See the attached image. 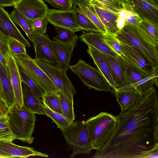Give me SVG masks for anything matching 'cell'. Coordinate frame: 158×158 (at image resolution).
I'll return each mask as SVG.
<instances>
[{
  "label": "cell",
  "mask_w": 158,
  "mask_h": 158,
  "mask_svg": "<svg viewBox=\"0 0 158 158\" xmlns=\"http://www.w3.org/2000/svg\"><path fill=\"white\" fill-rule=\"evenodd\" d=\"M154 87L116 116L115 128L94 158H154L158 150V98Z\"/></svg>",
  "instance_id": "obj_1"
},
{
  "label": "cell",
  "mask_w": 158,
  "mask_h": 158,
  "mask_svg": "<svg viewBox=\"0 0 158 158\" xmlns=\"http://www.w3.org/2000/svg\"><path fill=\"white\" fill-rule=\"evenodd\" d=\"M7 117L15 139L31 143L34 140L31 136L36 119L35 114L25 106L20 108L15 102L10 108Z\"/></svg>",
  "instance_id": "obj_2"
},
{
  "label": "cell",
  "mask_w": 158,
  "mask_h": 158,
  "mask_svg": "<svg viewBox=\"0 0 158 158\" xmlns=\"http://www.w3.org/2000/svg\"><path fill=\"white\" fill-rule=\"evenodd\" d=\"M117 121L116 116L101 111L85 121L93 150H99L105 146L115 128Z\"/></svg>",
  "instance_id": "obj_3"
},
{
  "label": "cell",
  "mask_w": 158,
  "mask_h": 158,
  "mask_svg": "<svg viewBox=\"0 0 158 158\" xmlns=\"http://www.w3.org/2000/svg\"><path fill=\"white\" fill-rule=\"evenodd\" d=\"M115 36L120 42L138 50L155 69L158 70V47L147 41L140 34L136 25L126 22Z\"/></svg>",
  "instance_id": "obj_4"
},
{
  "label": "cell",
  "mask_w": 158,
  "mask_h": 158,
  "mask_svg": "<svg viewBox=\"0 0 158 158\" xmlns=\"http://www.w3.org/2000/svg\"><path fill=\"white\" fill-rule=\"evenodd\" d=\"M60 130L67 145L72 150L70 158L79 154L91 153L93 149L85 121H73L67 127Z\"/></svg>",
  "instance_id": "obj_5"
},
{
  "label": "cell",
  "mask_w": 158,
  "mask_h": 158,
  "mask_svg": "<svg viewBox=\"0 0 158 158\" xmlns=\"http://www.w3.org/2000/svg\"><path fill=\"white\" fill-rule=\"evenodd\" d=\"M69 68L89 89L101 91H111L109 83L100 71L85 61L79 59L76 64L69 66Z\"/></svg>",
  "instance_id": "obj_6"
},
{
  "label": "cell",
  "mask_w": 158,
  "mask_h": 158,
  "mask_svg": "<svg viewBox=\"0 0 158 158\" xmlns=\"http://www.w3.org/2000/svg\"><path fill=\"white\" fill-rule=\"evenodd\" d=\"M19 67L40 87L44 93L59 90L51 80L28 54L13 56Z\"/></svg>",
  "instance_id": "obj_7"
},
{
  "label": "cell",
  "mask_w": 158,
  "mask_h": 158,
  "mask_svg": "<svg viewBox=\"0 0 158 158\" xmlns=\"http://www.w3.org/2000/svg\"><path fill=\"white\" fill-rule=\"evenodd\" d=\"M35 60L59 90L70 100L73 101V96L76 94L77 92L67 75L66 72L55 65Z\"/></svg>",
  "instance_id": "obj_8"
},
{
  "label": "cell",
  "mask_w": 158,
  "mask_h": 158,
  "mask_svg": "<svg viewBox=\"0 0 158 158\" xmlns=\"http://www.w3.org/2000/svg\"><path fill=\"white\" fill-rule=\"evenodd\" d=\"M119 42L124 54L122 57L129 67L146 77L158 70L155 69L143 55L135 48Z\"/></svg>",
  "instance_id": "obj_9"
},
{
  "label": "cell",
  "mask_w": 158,
  "mask_h": 158,
  "mask_svg": "<svg viewBox=\"0 0 158 158\" xmlns=\"http://www.w3.org/2000/svg\"><path fill=\"white\" fill-rule=\"evenodd\" d=\"M32 43L35 53V60L43 61L60 67L59 60L52 40L47 34L34 33Z\"/></svg>",
  "instance_id": "obj_10"
},
{
  "label": "cell",
  "mask_w": 158,
  "mask_h": 158,
  "mask_svg": "<svg viewBox=\"0 0 158 158\" xmlns=\"http://www.w3.org/2000/svg\"><path fill=\"white\" fill-rule=\"evenodd\" d=\"M46 17L55 27L66 28L75 32L82 31L77 22L73 8L69 10L48 8Z\"/></svg>",
  "instance_id": "obj_11"
},
{
  "label": "cell",
  "mask_w": 158,
  "mask_h": 158,
  "mask_svg": "<svg viewBox=\"0 0 158 158\" xmlns=\"http://www.w3.org/2000/svg\"><path fill=\"white\" fill-rule=\"evenodd\" d=\"M122 8L131 11L142 19L158 23V9L143 0H117Z\"/></svg>",
  "instance_id": "obj_12"
},
{
  "label": "cell",
  "mask_w": 158,
  "mask_h": 158,
  "mask_svg": "<svg viewBox=\"0 0 158 158\" xmlns=\"http://www.w3.org/2000/svg\"><path fill=\"white\" fill-rule=\"evenodd\" d=\"M6 58L7 69L12 85L16 103L19 107L23 108L25 104L19 67L11 53L7 54Z\"/></svg>",
  "instance_id": "obj_13"
},
{
  "label": "cell",
  "mask_w": 158,
  "mask_h": 158,
  "mask_svg": "<svg viewBox=\"0 0 158 158\" xmlns=\"http://www.w3.org/2000/svg\"><path fill=\"white\" fill-rule=\"evenodd\" d=\"M31 156L48 157V156L33 148L15 144L11 141L0 140V158H27Z\"/></svg>",
  "instance_id": "obj_14"
},
{
  "label": "cell",
  "mask_w": 158,
  "mask_h": 158,
  "mask_svg": "<svg viewBox=\"0 0 158 158\" xmlns=\"http://www.w3.org/2000/svg\"><path fill=\"white\" fill-rule=\"evenodd\" d=\"M14 7L33 20L45 17L48 8L43 0H23Z\"/></svg>",
  "instance_id": "obj_15"
},
{
  "label": "cell",
  "mask_w": 158,
  "mask_h": 158,
  "mask_svg": "<svg viewBox=\"0 0 158 158\" xmlns=\"http://www.w3.org/2000/svg\"><path fill=\"white\" fill-rule=\"evenodd\" d=\"M104 36V34L101 32L84 31L79 38L88 46L102 53L114 57L119 56L106 43Z\"/></svg>",
  "instance_id": "obj_16"
},
{
  "label": "cell",
  "mask_w": 158,
  "mask_h": 158,
  "mask_svg": "<svg viewBox=\"0 0 158 158\" xmlns=\"http://www.w3.org/2000/svg\"><path fill=\"white\" fill-rule=\"evenodd\" d=\"M102 53L111 70L117 89L127 85L125 72L128 66L123 58L120 56L114 57Z\"/></svg>",
  "instance_id": "obj_17"
},
{
  "label": "cell",
  "mask_w": 158,
  "mask_h": 158,
  "mask_svg": "<svg viewBox=\"0 0 158 158\" xmlns=\"http://www.w3.org/2000/svg\"><path fill=\"white\" fill-rule=\"evenodd\" d=\"M0 30L5 35L14 38L26 46L31 47L29 42L23 35L11 19L10 15L0 6Z\"/></svg>",
  "instance_id": "obj_18"
},
{
  "label": "cell",
  "mask_w": 158,
  "mask_h": 158,
  "mask_svg": "<svg viewBox=\"0 0 158 158\" xmlns=\"http://www.w3.org/2000/svg\"><path fill=\"white\" fill-rule=\"evenodd\" d=\"M87 51L93 59L94 64L107 80L111 88L114 91L116 90V84L112 73L102 52L89 46Z\"/></svg>",
  "instance_id": "obj_19"
},
{
  "label": "cell",
  "mask_w": 158,
  "mask_h": 158,
  "mask_svg": "<svg viewBox=\"0 0 158 158\" xmlns=\"http://www.w3.org/2000/svg\"><path fill=\"white\" fill-rule=\"evenodd\" d=\"M91 3L94 12L105 27L107 32L115 35L119 31L117 26L118 14Z\"/></svg>",
  "instance_id": "obj_20"
},
{
  "label": "cell",
  "mask_w": 158,
  "mask_h": 158,
  "mask_svg": "<svg viewBox=\"0 0 158 158\" xmlns=\"http://www.w3.org/2000/svg\"><path fill=\"white\" fill-rule=\"evenodd\" d=\"M158 77V70L150 76L134 83L118 89V90H127L137 93L140 97L147 94L154 88V79Z\"/></svg>",
  "instance_id": "obj_21"
},
{
  "label": "cell",
  "mask_w": 158,
  "mask_h": 158,
  "mask_svg": "<svg viewBox=\"0 0 158 158\" xmlns=\"http://www.w3.org/2000/svg\"><path fill=\"white\" fill-rule=\"evenodd\" d=\"M52 41L59 60L60 68L66 72L69 68L71 56L75 45L63 44L53 40Z\"/></svg>",
  "instance_id": "obj_22"
},
{
  "label": "cell",
  "mask_w": 158,
  "mask_h": 158,
  "mask_svg": "<svg viewBox=\"0 0 158 158\" xmlns=\"http://www.w3.org/2000/svg\"><path fill=\"white\" fill-rule=\"evenodd\" d=\"M0 76L4 101L10 108L16 102L15 95L7 69L0 64Z\"/></svg>",
  "instance_id": "obj_23"
},
{
  "label": "cell",
  "mask_w": 158,
  "mask_h": 158,
  "mask_svg": "<svg viewBox=\"0 0 158 158\" xmlns=\"http://www.w3.org/2000/svg\"><path fill=\"white\" fill-rule=\"evenodd\" d=\"M10 15L13 22L21 28L32 43L34 34L33 27L34 20L28 18L15 8H14Z\"/></svg>",
  "instance_id": "obj_24"
},
{
  "label": "cell",
  "mask_w": 158,
  "mask_h": 158,
  "mask_svg": "<svg viewBox=\"0 0 158 158\" xmlns=\"http://www.w3.org/2000/svg\"><path fill=\"white\" fill-rule=\"evenodd\" d=\"M23 90L25 106L28 109L35 114H43L41 107V99L36 97L27 85L23 83Z\"/></svg>",
  "instance_id": "obj_25"
},
{
  "label": "cell",
  "mask_w": 158,
  "mask_h": 158,
  "mask_svg": "<svg viewBox=\"0 0 158 158\" xmlns=\"http://www.w3.org/2000/svg\"><path fill=\"white\" fill-rule=\"evenodd\" d=\"M116 100L120 105L121 111H124L130 108L140 97L136 92L127 90L114 91Z\"/></svg>",
  "instance_id": "obj_26"
},
{
  "label": "cell",
  "mask_w": 158,
  "mask_h": 158,
  "mask_svg": "<svg viewBox=\"0 0 158 158\" xmlns=\"http://www.w3.org/2000/svg\"><path fill=\"white\" fill-rule=\"evenodd\" d=\"M55 27V31L58 34L53 37L56 41L63 44H73L76 45L78 37L75 32L64 27Z\"/></svg>",
  "instance_id": "obj_27"
},
{
  "label": "cell",
  "mask_w": 158,
  "mask_h": 158,
  "mask_svg": "<svg viewBox=\"0 0 158 158\" xmlns=\"http://www.w3.org/2000/svg\"><path fill=\"white\" fill-rule=\"evenodd\" d=\"M77 22L82 30L101 32L90 19L76 6L73 7Z\"/></svg>",
  "instance_id": "obj_28"
},
{
  "label": "cell",
  "mask_w": 158,
  "mask_h": 158,
  "mask_svg": "<svg viewBox=\"0 0 158 158\" xmlns=\"http://www.w3.org/2000/svg\"><path fill=\"white\" fill-rule=\"evenodd\" d=\"M43 114L52 119L55 123L57 127L63 129L67 127L73 121L64 115L52 110L43 103L41 105Z\"/></svg>",
  "instance_id": "obj_29"
},
{
  "label": "cell",
  "mask_w": 158,
  "mask_h": 158,
  "mask_svg": "<svg viewBox=\"0 0 158 158\" xmlns=\"http://www.w3.org/2000/svg\"><path fill=\"white\" fill-rule=\"evenodd\" d=\"M56 92L63 115L67 118L74 121L75 119V116L73 110V101L70 100L60 90Z\"/></svg>",
  "instance_id": "obj_30"
},
{
  "label": "cell",
  "mask_w": 158,
  "mask_h": 158,
  "mask_svg": "<svg viewBox=\"0 0 158 158\" xmlns=\"http://www.w3.org/2000/svg\"><path fill=\"white\" fill-rule=\"evenodd\" d=\"M41 101L43 104L52 110L63 115L56 92L47 91L44 92Z\"/></svg>",
  "instance_id": "obj_31"
},
{
  "label": "cell",
  "mask_w": 158,
  "mask_h": 158,
  "mask_svg": "<svg viewBox=\"0 0 158 158\" xmlns=\"http://www.w3.org/2000/svg\"><path fill=\"white\" fill-rule=\"evenodd\" d=\"M19 70L22 82L27 85L36 97L41 99L44 94L42 89L19 67Z\"/></svg>",
  "instance_id": "obj_32"
},
{
  "label": "cell",
  "mask_w": 158,
  "mask_h": 158,
  "mask_svg": "<svg viewBox=\"0 0 158 158\" xmlns=\"http://www.w3.org/2000/svg\"><path fill=\"white\" fill-rule=\"evenodd\" d=\"M80 10L86 15L103 34L107 32L106 30L98 16L94 12L92 5L91 6H85L82 5L78 6Z\"/></svg>",
  "instance_id": "obj_33"
},
{
  "label": "cell",
  "mask_w": 158,
  "mask_h": 158,
  "mask_svg": "<svg viewBox=\"0 0 158 158\" xmlns=\"http://www.w3.org/2000/svg\"><path fill=\"white\" fill-rule=\"evenodd\" d=\"M15 139L9 127L7 116L0 117V140L12 142Z\"/></svg>",
  "instance_id": "obj_34"
},
{
  "label": "cell",
  "mask_w": 158,
  "mask_h": 158,
  "mask_svg": "<svg viewBox=\"0 0 158 158\" xmlns=\"http://www.w3.org/2000/svg\"><path fill=\"white\" fill-rule=\"evenodd\" d=\"M7 43L10 52L13 56L26 55V46L21 42L11 37L8 36Z\"/></svg>",
  "instance_id": "obj_35"
},
{
  "label": "cell",
  "mask_w": 158,
  "mask_h": 158,
  "mask_svg": "<svg viewBox=\"0 0 158 158\" xmlns=\"http://www.w3.org/2000/svg\"><path fill=\"white\" fill-rule=\"evenodd\" d=\"M140 23L151 37L158 44V23L145 19L142 20Z\"/></svg>",
  "instance_id": "obj_36"
},
{
  "label": "cell",
  "mask_w": 158,
  "mask_h": 158,
  "mask_svg": "<svg viewBox=\"0 0 158 158\" xmlns=\"http://www.w3.org/2000/svg\"><path fill=\"white\" fill-rule=\"evenodd\" d=\"M104 39L108 44L119 56L122 57L124 55L121 49L119 41L115 35L108 32L104 34Z\"/></svg>",
  "instance_id": "obj_37"
},
{
  "label": "cell",
  "mask_w": 158,
  "mask_h": 158,
  "mask_svg": "<svg viewBox=\"0 0 158 158\" xmlns=\"http://www.w3.org/2000/svg\"><path fill=\"white\" fill-rule=\"evenodd\" d=\"M48 22L46 16L34 20L33 27L34 33L40 35L45 34L46 32Z\"/></svg>",
  "instance_id": "obj_38"
},
{
  "label": "cell",
  "mask_w": 158,
  "mask_h": 158,
  "mask_svg": "<svg viewBox=\"0 0 158 158\" xmlns=\"http://www.w3.org/2000/svg\"><path fill=\"white\" fill-rule=\"evenodd\" d=\"M52 7L62 10H69L73 8V5L71 0H44Z\"/></svg>",
  "instance_id": "obj_39"
},
{
  "label": "cell",
  "mask_w": 158,
  "mask_h": 158,
  "mask_svg": "<svg viewBox=\"0 0 158 158\" xmlns=\"http://www.w3.org/2000/svg\"><path fill=\"white\" fill-rule=\"evenodd\" d=\"M125 76L127 85L135 83L146 77L128 66L125 72Z\"/></svg>",
  "instance_id": "obj_40"
},
{
  "label": "cell",
  "mask_w": 158,
  "mask_h": 158,
  "mask_svg": "<svg viewBox=\"0 0 158 158\" xmlns=\"http://www.w3.org/2000/svg\"><path fill=\"white\" fill-rule=\"evenodd\" d=\"M8 37L0 30V51L5 56L8 53H11L8 45Z\"/></svg>",
  "instance_id": "obj_41"
},
{
  "label": "cell",
  "mask_w": 158,
  "mask_h": 158,
  "mask_svg": "<svg viewBox=\"0 0 158 158\" xmlns=\"http://www.w3.org/2000/svg\"><path fill=\"white\" fill-rule=\"evenodd\" d=\"M127 10V14L125 17L126 22L135 25H137L142 19L135 13Z\"/></svg>",
  "instance_id": "obj_42"
},
{
  "label": "cell",
  "mask_w": 158,
  "mask_h": 158,
  "mask_svg": "<svg viewBox=\"0 0 158 158\" xmlns=\"http://www.w3.org/2000/svg\"><path fill=\"white\" fill-rule=\"evenodd\" d=\"M9 109L6 102L0 97V117L7 116Z\"/></svg>",
  "instance_id": "obj_43"
},
{
  "label": "cell",
  "mask_w": 158,
  "mask_h": 158,
  "mask_svg": "<svg viewBox=\"0 0 158 158\" xmlns=\"http://www.w3.org/2000/svg\"><path fill=\"white\" fill-rule=\"evenodd\" d=\"M73 6H78V5H82L85 6H91V0H71Z\"/></svg>",
  "instance_id": "obj_44"
},
{
  "label": "cell",
  "mask_w": 158,
  "mask_h": 158,
  "mask_svg": "<svg viewBox=\"0 0 158 158\" xmlns=\"http://www.w3.org/2000/svg\"><path fill=\"white\" fill-rule=\"evenodd\" d=\"M126 22L124 18L118 16L117 21V26L119 30L121 29L124 26Z\"/></svg>",
  "instance_id": "obj_45"
},
{
  "label": "cell",
  "mask_w": 158,
  "mask_h": 158,
  "mask_svg": "<svg viewBox=\"0 0 158 158\" xmlns=\"http://www.w3.org/2000/svg\"><path fill=\"white\" fill-rule=\"evenodd\" d=\"M0 6L4 7L7 6H14L13 0H0Z\"/></svg>",
  "instance_id": "obj_46"
},
{
  "label": "cell",
  "mask_w": 158,
  "mask_h": 158,
  "mask_svg": "<svg viewBox=\"0 0 158 158\" xmlns=\"http://www.w3.org/2000/svg\"><path fill=\"white\" fill-rule=\"evenodd\" d=\"M0 64L5 68L7 69V58L6 56L4 55L0 51Z\"/></svg>",
  "instance_id": "obj_47"
},
{
  "label": "cell",
  "mask_w": 158,
  "mask_h": 158,
  "mask_svg": "<svg viewBox=\"0 0 158 158\" xmlns=\"http://www.w3.org/2000/svg\"><path fill=\"white\" fill-rule=\"evenodd\" d=\"M157 9H158V0H143Z\"/></svg>",
  "instance_id": "obj_48"
},
{
  "label": "cell",
  "mask_w": 158,
  "mask_h": 158,
  "mask_svg": "<svg viewBox=\"0 0 158 158\" xmlns=\"http://www.w3.org/2000/svg\"><path fill=\"white\" fill-rule=\"evenodd\" d=\"M0 97L4 100V96L3 91L2 85V83L1 78L0 76Z\"/></svg>",
  "instance_id": "obj_49"
},
{
  "label": "cell",
  "mask_w": 158,
  "mask_h": 158,
  "mask_svg": "<svg viewBox=\"0 0 158 158\" xmlns=\"http://www.w3.org/2000/svg\"><path fill=\"white\" fill-rule=\"evenodd\" d=\"M13 0V3L14 6H15V5L17 4L19 2L23 0Z\"/></svg>",
  "instance_id": "obj_50"
},
{
  "label": "cell",
  "mask_w": 158,
  "mask_h": 158,
  "mask_svg": "<svg viewBox=\"0 0 158 158\" xmlns=\"http://www.w3.org/2000/svg\"><path fill=\"white\" fill-rule=\"evenodd\" d=\"M158 77H156L154 79V84L155 83V84L156 85V86L157 87H158Z\"/></svg>",
  "instance_id": "obj_51"
},
{
  "label": "cell",
  "mask_w": 158,
  "mask_h": 158,
  "mask_svg": "<svg viewBox=\"0 0 158 158\" xmlns=\"http://www.w3.org/2000/svg\"><path fill=\"white\" fill-rule=\"evenodd\" d=\"M98 0L101 1V2H112L113 1H113L112 0Z\"/></svg>",
  "instance_id": "obj_52"
},
{
  "label": "cell",
  "mask_w": 158,
  "mask_h": 158,
  "mask_svg": "<svg viewBox=\"0 0 158 158\" xmlns=\"http://www.w3.org/2000/svg\"><path fill=\"white\" fill-rule=\"evenodd\" d=\"M113 1H117V0H112Z\"/></svg>",
  "instance_id": "obj_53"
}]
</instances>
